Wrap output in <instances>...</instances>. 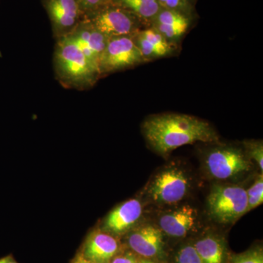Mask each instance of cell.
Segmentation results:
<instances>
[{"label":"cell","instance_id":"8992f818","mask_svg":"<svg viewBox=\"0 0 263 263\" xmlns=\"http://www.w3.org/2000/svg\"><path fill=\"white\" fill-rule=\"evenodd\" d=\"M208 174L217 180L236 179L252 170V160L236 147L220 146L209 150L204 157Z\"/></svg>","mask_w":263,"mask_h":263},{"label":"cell","instance_id":"4316f807","mask_svg":"<svg viewBox=\"0 0 263 263\" xmlns=\"http://www.w3.org/2000/svg\"><path fill=\"white\" fill-rule=\"evenodd\" d=\"M112 1H113V0H112Z\"/></svg>","mask_w":263,"mask_h":263},{"label":"cell","instance_id":"8fae6325","mask_svg":"<svg viewBox=\"0 0 263 263\" xmlns=\"http://www.w3.org/2000/svg\"><path fill=\"white\" fill-rule=\"evenodd\" d=\"M68 36L75 41L88 60L98 67L100 57L106 47L108 38L85 18Z\"/></svg>","mask_w":263,"mask_h":263},{"label":"cell","instance_id":"cb8c5ba5","mask_svg":"<svg viewBox=\"0 0 263 263\" xmlns=\"http://www.w3.org/2000/svg\"><path fill=\"white\" fill-rule=\"evenodd\" d=\"M109 263H140L133 254H118Z\"/></svg>","mask_w":263,"mask_h":263},{"label":"cell","instance_id":"2e32d148","mask_svg":"<svg viewBox=\"0 0 263 263\" xmlns=\"http://www.w3.org/2000/svg\"><path fill=\"white\" fill-rule=\"evenodd\" d=\"M138 34L146 39L147 41H149L152 44L155 45L156 47L158 48L164 53V56L168 54L171 51L170 43L166 41L165 38L160 32H157L153 27H151V28L141 29L138 32Z\"/></svg>","mask_w":263,"mask_h":263},{"label":"cell","instance_id":"7a4b0ae2","mask_svg":"<svg viewBox=\"0 0 263 263\" xmlns=\"http://www.w3.org/2000/svg\"><path fill=\"white\" fill-rule=\"evenodd\" d=\"M53 67L57 80L70 89H89L100 77L98 67L88 60L68 35L57 39Z\"/></svg>","mask_w":263,"mask_h":263},{"label":"cell","instance_id":"3957f363","mask_svg":"<svg viewBox=\"0 0 263 263\" xmlns=\"http://www.w3.org/2000/svg\"><path fill=\"white\" fill-rule=\"evenodd\" d=\"M207 205L213 219L231 224L247 213V190L238 185H215L208 196Z\"/></svg>","mask_w":263,"mask_h":263},{"label":"cell","instance_id":"7c38bea8","mask_svg":"<svg viewBox=\"0 0 263 263\" xmlns=\"http://www.w3.org/2000/svg\"><path fill=\"white\" fill-rule=\"evenodd\" d=\"M127 243L129 248L141 257H157L163 248V235L160 228L150 224L130 230Z\"/></svg>","mask_w":263,"mask_h":263},{"label":"cell","instance_id":"e0dca14e","mask_svg":"<svg viewBox=\"0 0 263 263\" xmlns=\"http://www.w3.org/2000/svg\"><path fill=\"white\" fill-rule=\"evenodd\" d=\"M248 198L247 212L260 205L263 202V179L261 175L255 180L251 187L247 190Z\"/></svg>","mask_w":263,"mask_h":263},{"label":"cell","instance_id":"9a60e30c","mask_svg":"<svg viewBox=\"0 0 263 263\" xmlns=\"http://www.w3.org/2000/svg\"><path fill=\"white\" fill-rule=\"evenodd\" d=\"M112 2L129 10L142 23L150 25L162 8L158 0H113Z\"/></svg>","mask_w":263,"mask_h":263},{"label":"cell","instance_id":"6da1fadb","mask_svg":"<svg viewBox=\"0 0 263 263\" xmlns=\"http://www.w3.org/2000/svg\"><path fill=\"white\" fill-rule=\"evenodd\" d=\"M142 129L151 146L161 155L196 142L218 141L217 134L209 122L186 114H164L148 117Z\"/></svg>","mask_w":263,"mask_h":263},{"label":"cell","instance_id":"5bb4252c","mask_svg":"<svg viewBox=\"0 0 263 263\" xmlns=\"http://www.w3.org/2000/svg\"><path fill=\"white\" fill-rule=\"evenodd\" d=\"M203 263H223L226 249L222 240L214 235H207L194 245Z\"/></svg>","mask_w":263,"mask_h":263},{"label":"cell","instance_id":"603a6c76","mask_svg":"<svg viewBox=\"0 0 263 263\" xmlns=\"http://www.w3.org/2000/svg\"><path fill=\"white\" fill-rule=\"evenodd\" d=\"M85 15L96 11L111 3L112 0H79Z\"/></svg>","mask_w":263,"mask_h":263},{"label":"cell","instance_id":"277c9868","mask_svg":"<svg viewBox=\"0 0 263 263\" xmlns=\"http://www.w3.org/2000/svg\"><path fill=\"white\" fill-rule=\"evenodd\" d=\"M191 181L184 170L171 165L161 170L148 184L147 195L158 205H174L188 195Z\"/></svg>","mask_w":263,"mask_h":263},{"label":"cell","instance_id":"d6986e66","mask_svg":"<svg viewBox=\"0 0 263 263\" xmlns=\"http://www.w3.org/2000/svg\"><path fill=\"white\" fill-rule=\"evenodd\" d=\"M162 8L174 10L188 17L193 13V0H158Z\"/></svg>","mask_w":263,"mask_h":263},{"label":"cell","instance_id":"d4e9b609","mask_svg":"<svg viewBox=\"0 0 263 263\" xmlns=\"http://www.w3.org/2000/svg\"><path fill=\"white\" fill-rule=\"evenodd\" d=\"M71 263H97L94 261L91 260V259L86 258L84 256L79 252L77 255L76 256L75 258L72 259V262Z\"/></svg>","mask_w":263,"mask_h":263},{"label":"cell","instance_id":"ba28073f","mask_svg":"<svg viewBox=\"0 0 263 263\" xmlns=\"http://www.w3.org/2000/svg\"><path fill=\"white\" fill-rule=\"evenodd\" d=\"M56 39L68 35L84 19L79 0H42Z\"/></svg>","mask_w":263,"mask_h":263},{"label":"cell","instance_id":"ffe728a7","mask_svg":"<svg viewBox=\"0 0 263 263\" xmlns=\"http://www.w3.org/2000/svg\"><path fill=\"white\" fill-rule=\"evenodd\" d=\"M246 154L250 160H255L261 171L263 169V146L262 141L245 142Z\"/></svg>","mask_w":263,"mask_h":263},{"label":"cell","instance_id":"83f0119b","mask_svg":"<svg viewBox=\"0 0 263 263\" xmlns=\"http://www.w3.org/2000/svg\"></svg>","mask_w":263,"mask_h":263},{"label":"cell","instance_id":"4fadbf2b","mask_svg":"<svg viewBox=\"0 0 263 263\" xmlns=\"http://www.w3.org/2000/svg\"><path fill=\"white\" fill-rule=\"evenodd\" d=\"M198 214L195 208L185 205L162 214L159 227L162 233L174 238H182L196 226Z\"/></svg>","mask_w":263,"mask_h":263},{"label":"cell","instance_id":"30bf717a","mask_svg":"<svg viewBox=\"0 0 263 263\" xmlns=\"http://www.w3.org/2000/svg\"><path fill=\"white\" fill-rule=\"evenodd\" d=\"M120 247L116 235L100 228L88 235L80 253L95 262L109 263L119 253Z\"/></svg>","mask_w":263,"mask_h":263},{"label":"cell","instance_id":"5b68a950","mask_svg":"<svg viewBox=\"0 0 263 263\" xmlns=\"http://www.w3.org/2000/svg\"><path fill=\"white\" fill-rule=\"evenodd\" d=\"M84 18L108 39L135 35L143 24L129 10L113 2L85 15Z\"/></svg>","mask_w":263,"mask_h":263},{"label":"cell","instance_id":"7402d4cb","mask_svg":"<svg viewBox=\"0 0 263 263\" xmlns=\"http://www.w3.org/2000/svg\"><path fill=\"white\" fill-rule=\"evenodd\" d=\"M233 263H263L262 250L254 249L238 254L233 258Z\"/></svg>","mask_w":263,"mask_h":263},{"label":"cell","instance_id":"ac0fdd59","mask_svg":"<svg viewBox=\"0 0 263 263\" xmlns=\"http://www.w3.org/2000/svg\"><path fill=\"white\" fill-rule=\"evenodd\" d=\"M190 25H163V24H152L151 27L160 33L166 41L170 43L182 37L186 32Z\"/></svg>","mask_w":263,"mask_h":263},{"label":"cell","instance_id":"52a82bcc","mask_svg":"<svg viewBox=\"0 0 263 263\" xmlns=\"http://www.w3.org/2000/svg\"><path fill=\"white\" fill-rule=\"evenodd\" d=\"M145 61L134 41V35L108 39L99 62L100 77L105 74L130 68Z\"/></svg>","mask_w":263,"mask_h":263},{"label":"cell","instance_id":"44dd1931","mask_svg":"<svg viewBox=\"0 0 263 263\" xmlns=\"http://www.w3.org/2000/svg\"><path fill=\"white\" fill-rule=\"evenodd\" d=\"M176 263H203L193 245H187L180 249L176 257Z\"/></svg>","mask_w":263,"mask_h":263},{"label":"cell","instance_id":"484cf974","mask_svg":"<svg viewBox=\"0 0 263 263\" xmlns=\"http://www.w3.org/2000/svg\"><path fill=\"white\" fill-rule=\"evenodd\" d=\"M0 263H18L17 262L16 259L13 257V254H8V255L5 256V257L0 258Z\"/></svg>","mask_w":263,"mask_h":263},{"label":"cell","instance_id":"9c48e42d","mask_svg":"<svg viewBox=\"0 0 263 263\" xmlns=\"http://www.w3.org/2000/svg\"><path fill=\"white\" fill-rule=\"evenodd\" d=\"M142 214L141 201L130 199L118 205L105 216L101 229L114 235L124 234L136 226Z\"/></svg>","mask_w":263,"mask_h":263}]
</instances>
